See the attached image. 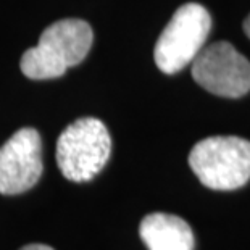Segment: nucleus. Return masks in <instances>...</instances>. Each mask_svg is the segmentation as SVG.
<instances>
[{
  "instance_id": "obj_7",
  "label": "nucleus",
  "mask_w": 250,
  "mask_h": 250,
  "mask_svg": "<svg viewBox=\"0 0 250 250\" xmlns=\"http://www.w3.org/2000/svg\"><path fill=\"white\" fill-rule=\"evenodd\" d=\"M139 234L148 250H194L192 229L176 215H147L141 223Z\"/></svg>"
},
{
  "instance_id": "obj_1",
  "label": "nucleus",
  "mask_w": 250,
  "mask_h": 250,
  "mask_svg": "<svg viewBox=\"0 0 250 250\" xmlns=\"http://www.w3.org/2000/svg\"><path fill=\"white\" fill-rule=\"evenodd\" d=\"M92 29L83 20H60L39 37V44L21 57V71L29 79L60 78L70 66L86 58L92 45Z\"/></svg>"
},
{
  "instance_id": "obj_5",
  "label": "nucleus",
  "mask_w": 250,
  "mask_h": 250,
  "mask_svg": "<svg viewBox=\"0 0 250 250\" xmlns=\"http://www.w3.org/2000/svg\"><path fill=\"white\" fill-rule=\"evenodd\" d=\"M192 78L211 94L237 99L250 90V62L229 42H215L195 57Z\"/></svg>"
},
{
  "instance_id": "obj_6",
  "label": "nucleus",
  "mask_w": 250,
  "mask_h": 250,
  "mask_svg": "<svg viewBox=\"0 0 250 250\" xmlns=\"http://www.w3.org/2000/svg\"><path fill=\"white\" fill-rule=\"evenodd\" d=\"M42 165V141L33 127L17 131L0 147V194L17 195L34 188Z\"/></svg>"
},
{
  "instance_id": "obj_9",
  "label": "nucleus",
  "mask_w": 250,
  "mask_h": 250,
  "mask_svg": "<svg viewBox=\"0 0 250 250\" xmlns=\"http://www.w3.org/2000/svg\"><path fill=\"white\" fill-rule=\"evenodd\" d=\"M244 31H246V34L249 36V39H250V15L247 17V20L244 21Z\"/></svg>"
},
{
  "instance_id": "obj_2",
  "label": "nucleus",
  "mask_w": 250,
  "mask_h": 250,
  "mask_svg": "<svg viewBox=\"0 0 250 250\" xmlns=\"http://www.w3.org/2000/svg\"><path fill=\"white\" fill-rule=\"evenodd\" d=\"M189 165L207 188L239 189L250 179V142L234 136L207 137L190 150Z\"/></svg>"
},
{
  "instance_id": "obj_4",
  "label": "nucleus",
  "mask_w": 250,
  "mask_h": 250,
  "mask_svg": "<svg viewBox=\"0 0 250 250\" xmlns=\"http://www.w3.org/2000/svg\"><path fill=\"white\" fill-rule=\"evenodd\" d=\"M210 29L211 18L202 5L186 3L179 7L157 41L153 57L158 70L174 74L192 63L200 54Z\"/></svg>"
},
{
  "instance_id": "obj_8",
  "label": "nucleus",
  "mask_w": 250,
  "mask_h": 250,
  "mask_svg": "<svg viewBox=\"0 0 250 250\" xmlns=\"http://www.w3.org/2000/svg\"><path fill=\"white\" fill-rule=\"evenodd\" d=\"M20 250H54L49 246H44V244H29V246L21 247Z\"/></svg>"
},
{
  "instance_id": "obj_3",
  "label": "nucleus",
  "mask_w": 250,
  "mask_h": 250,
  "mask_svg": "<svg viewBox=\"0 0 250 250\" xmlns=\"http://www.w3.org/2000/svg\"><path fill=\"white\" fill-rule=\"evenodd\" d=\"M111 152L108 129L97 118H79L62 132L57 142V163L73 183H86L102 171Z\"/></svg>"
}]
</instances>
